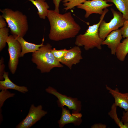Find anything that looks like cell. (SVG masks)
I'll return each instance as SVG.
<instances>
[{"label":"cell","instance_id":"cell-1","mask_svg":"<svg viewBox=\"0 0 128 128\" xmlns=\"http://www.w3.org/2000/svg\"><path fill=\"white\" fill-rule=\"evenodd\" d=\"M47 17L50 25L48 37L51 40L57 41L74 38L81 29L70 12L62 14L48 10Z\"/></svg>","mask_w":128,"mask_h":128},{"label":"cell","instance_id":"cell-2","mask_svg":"<svg viewBox=\"0 0 128 128\" xmlns=\"http://www.w3.org/2000/svg\"><path fill=\"white\" fill-rule=\"evenodd\" d=\"M52 49L51 45L47 43L32 53L31 60L42 73H49L54 68L63 66L54 56L51 52Z\"/></svg>","mask_w":128,"mask_h":128},{"label":"cell","instance_id":"cell-3","mask_svg":"<svg viewBox=\"0 0 128 128\" xmlns=\"http://www.w3.org/2000/svg\"><path fill=\"white\" fill-rule=\"evenodd\" d=\"M1 15L5 20L12 35L15 37H23L28 30L27 16L18 10L9 8L0 9Z\"/></svg>","mask_w":128,"mask_h":128},{"label":"cell","instance_id":"cell-4","mask_svg":"<svg viewBox=\"0 0 128 128\" xmlns=\"http://www.w3.org/2000/svg\"><path fill=\"white\" fill-rule=\"evenodd\" d=\"M108 11L107 8L105 9L98 23L89 26L84 34H81L76 36L75 42L76 46L79 47L84 46V49L86 50L94 47L99 50L101 49V45L104 40L99 36V29L101 22Z\"/></svg>","mask_w":128,"mask_h":128},{"label":"cell","instance_id":"cell-5","mask_svg":"<svg viewBox=\"0 0 128 128\" xmlns=\"http://www.w3.org/2000/svg\"><path fill=\"white\" fill-rule=\"evenodd\" d=\"M111 10L113 15V18L108 23L103 19L99 26V35L103 40L111 32L122 27L125 20L123 14L120 12L116 11L113 8L111 9Z\"/></svg>","mask_w":128,"mask_h":128},{"label":"cell","instance_id":"cell-6","mask_svg":"<svg viewBox=\"0 0 128 128\" xmlns=\"http://www.w3.org/2000/svg\"><path fill=\"white\" fill-rule=\"evenodd\" d=\"M7 43L9 56L8 67L11 72L14 74L16 72L18 64L22 50L21 47L19 42L12 35L9 36Z\"/></svg>","mask_w":128,"mask_h":128},{"label":"cell","instance_id":"cell-7","mask_svg":"<svg viewBox=\"0 0 128 128\" xmlns=\"http://www.w3.org/2000/svg\"><path fill=\"white\" fill-rule=\"evenodd\" d=\"M47 93L55 96L57 98L58 105L61 107L64 106H67L69 109L72 110V113H79L81 110L82 105L80 101L77 98H73L63 95L58 92L53 87H49L46 89Z\"/></svg>","mask_w":128,"mask_h":128},{"label":"cell","instance_id":"cell-8","mask_svg":"<svg viewBox=\"0 0 128 128\" xmlns=\"http://www.w3.org/2000/svg\"><path fill=\"white\" fill-rule=\"evenodd\" d=\"M41 105L37 106L32 104L26 117L16 126V128H29L47 113L42 109Z\"/></svg>","mask_w":128,"mask_h":128},{"label":"cell","instance_id":"cell-9","mask_svg":"<svg viewBox=\"0 0 128 128\" xmlns=\"http://www.w3.org/2000/svg\"><path fill=\"white\" fill-rule=\"evenodd\" d=\"M112 5L113 4H108L105 0H91L85 1L77 7L85 10V17L87 18L93 14L101 15L104 9Z\"/></svg>","mask_w":128,"mask_h":128},{"label":"cell","instance_id":"cell-10","mask_svg":"<svg viewBox=\"0 0 128 128\" xmlns=\"http://www.w3.org/2000/svg\"><path fill=\"white\" fill-rule=\"evenodd\" d=\"M81 54L80 47L77 46H74L68 50L60 62L71 69L73 65L79 63L82 59Z\"/></svg>","mask_w":128,"mask_h":128},{"label":"cell","instance_id":"cell-11","mask_svg":"<svg viewBox=\"0 0 128 128\" xmlns=\"http://www.w3.org/2000/svg\"><path fill=\"white\" fill-rule=\"evenodd\" d=\"M62 108L61 115L60 119L58 121L59 126L62 128L66 124L72 123L75 125H79L82 122V114L79 112L73 113L71 114L69 110L64 107Z\"/></svg>","mask_w":128,"mask_h":128},{"label":"cell","instance_id":"cell-12","mask_svg":"<svg viewBox=\"0 0 128 128\" xmlns=\"http://www.w3.org/2000/svg\"><path fill=\"white\" fill-rule=\"evenodd\" d=\"M123 37L120 29L112 31L106 37L102 43V45H106L110 48L112 55H115L117 48L120 43Z\"/></svg>","mask_w":128,"mask_h":128},{"label":"cell","instance_id":"cell-13","mask_svg":"<svg viewBox=\"0 0 128 128\" xmlns=\"http://www.w3.org/2000/svg\"><path fill=\"white\" fill-rule=\"evenodd\" d=\"M106 89L109 91L114 99V103L117 106L124 109L125 111L128 110V92L122 93L119 92L118 89L113 90L106 86Z\"/></svg>","mask_w":128,"mask_h":128},{"label":"cell","instance_id":"cell-14","mask_svg":"<svg viewBox=\"0 0 128 128\" xmlns=\"http://www.w3.org/2000/svg\"><path fill=\"white\" fill-rule=\"evenodd\" d=\"M20 43L22 48L20 57H23L27 53H34L38 50L40 48L44 45V39H42V43L40 44H36L28 42L21 36L14 37Z\"/></svg>","mask_w":128,"mask_h":128},{"label":"cell","instance_id":"cell-15","mask_svg":"<svg viewBox=\"0 0 128 128\" xmlns=\"http://www.w3.org/2000/svg\"><path fill=\"white\" fill-rule=\"evenodd\" d=\"M4 79L0 81V90H7L8 89H12L18 91L23 93H25L28 91L27 87L24 86H19L14 83L9 77V73L5 72L3 75Z\"/></svg>","mask_w":128,"mask_h":128},{"label":"cell","instance_id":"cell-16","mask_svg":"<svg viewBox=\"0 0 128 128\" xmlns=\"http://www.w3.org/2000/svg\"><path fill=\"white\" fill-rule=\"evenodd\" d=\"M37 8V14L40 18L45 19L47 17L49 6L45 0H29Z\"/></svg>","mask_w":128,"mask_h":128},{"label":"cell","instance_id":"cell-17","mask_svg":"<svg viewBox=\"0 0 128 128\" xmlns=\"http://www.w3.org/2000/svg\"><path fill=\"white\" fill-rule=\"evenodd\" d=\"M113 3L121 13L125 20L128 19V0H105Z\"/></svg>","mask_w":128,"mask_h":128},{"label":"cell","instance_id":"cell-18","mask_svg":"<svg viewBox=\"0 0 128 128\" xmlns=\"http://www.w3.org/2000/svg\"><path fill=\"white\" fill-rule=\"evenodd\" d=\"M128 53V37L120 43L117 49L116 54L117 59L123 61Z\"/></svg>","mask_w":128,"mask_h":128},{"label":"cell","instance_id":"cell-19","mask_svg":"<svg viewBox=\"0 0 128 128\" xmlns=\"http://www.w3.org/2000/svg\"><path fill=\"white\" fill-rule=\"evenodd\" d=\"M117 106L114 103L112 105L111 110L108 113L110 116L113 119L115 123L120 128H128V123H123L122 121H120L118 117L117 113Z\"/></svg>","mask_w":128,"mask_h":128},{"label":"cell","instance_id":"cell-20","mask_svg":"<svg viewBox=\"0 0 128 128\" xmlns=\"http://www.w3.org/2000/svg\"><path fill=\"white\" fill-rule=\"evenodd\" d=\"M91 0H63L64 9L65 11L78 6L86 1Z\"/></svg>","mask_w":128,"mask_h":128},{"label":"cell","instance_id":"cell-21","mask_svg":"<svg viewBox=\"0 0 128 128\" xmlns=\"http://www.w3.org/2000/svg\"><path fill=\"white\" fill-rule=\"evenodd\" d=\"M9 30L6 27L0 28V51L5 47L9 35Z\"/></svg>","mask_w":128,"mask_h":128},{"label":"cell","instance_id":"cell-22","mask_svg":"<svg viewBox=\"0 0 128 128\" xmlns=\"http://www.w3.org/2000/svg\"><path fill=\"white\" fill-rule=\"evenodd\" d=\"M68 50L66 48L57 50L54 48L52 49L51 52L55 58L60 62Z\"/></svg>","mask_w":128,"mask_h":128},{"label":"cell","instance_id":"cell-23","mask_svg":"<svg viewBox=\"0 0 128 128\" xmlns=\"http://www.w3.org/2000/svg\"><path fill=\"white\" fill-rule=\"evenodd\" d=\"M14 95V93H11L7 90H2L0 92V109L6 99L9 97H13Z\"/></svg>","mask_w":128,"mask_h":128},{"label":"cell","instance_id":"cell-24","mask_svg":"<svg viewBox=\"0 0 128 128\" xmlns=\"http://www.w3.org/2000/svg\"><path fill=\"white\" fill-rule=\"evenodd\" d=\"M123 37H128V19L125 20L122 27L120 29Z\"/></svg>","mask_w":128,"mask_h":128},{"label":"cell","instance_id":"cell-25","mask_svg":"<svg viewBox=\"0 0 128 128\" xmlns=\"http://www.w3.org/2000/svg\"><path fill=\"white\" fill-rule=\"evenodd\" d=\"M4 60L3 57L1 58L0 60V80H3L4 79L3 75L4 72L5 65L4 63Z\"/></svg>","mask_w":128,"mask_h":128},{"label":"cell","instance_id":"cell-26","mask_svg":"<svg viewBox=\"0 0 128 128\" xmlns=\"http://www.w3.org/2000/svg\"><path fill=\"white\" fill-rule=\"evenodd\" d=\"M63 0H52L53 3L55 6V11L59 13V6L60 2Z\"/></svg>","mask_w":128,"mask_h":128},{"label":"cell","instance_id":"cell-27","mask_svg":"<svg viewBox=\"0 0 128 128\" xmlns=\"http://www.w3.org/2000/svg\"><path fill=\"white\" fill-rule=\"evenodd\" d=\"M122 118L121 120L123 123H128V110L123 112V115Z\"/></svg>","mask_w":128,"mask_h":128},{"label":"cell","instance_id":"cell-28","mask_svg":"<svg viewBox=\"0 0 128 128\" xmlns=\"http://www.w3.org/2000/svg\"><path fill=\"white\" fill-rule=\"evenodd\" d=\"M6 22L1 15H0V28H4L6 26Z\"/></svg>","mask_w":128,"mask_h":128},{"label":"cell","instance_id":"cell-29","mask_svg":"<svg viewBox=\"0 0 128 128\" xmlns=\"http://www.w3.org/2000/svg\"><path fill=\"white\" fill-rule=\"evenodd\" d=\"M106 125L101 123L95 124L92 125L91 128H105L106 127Z\"/></svg>","mask_w":128,"mask_h":128}]
</instances>
